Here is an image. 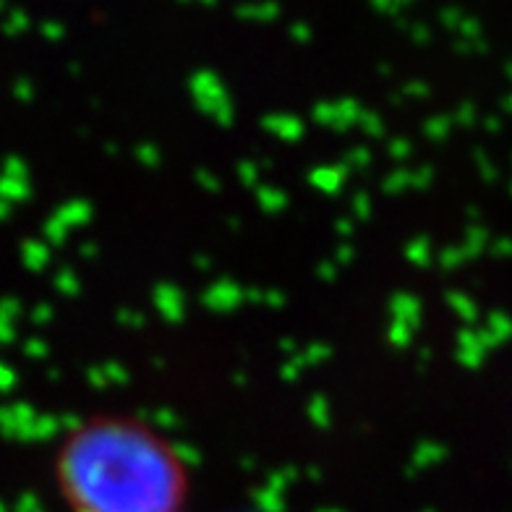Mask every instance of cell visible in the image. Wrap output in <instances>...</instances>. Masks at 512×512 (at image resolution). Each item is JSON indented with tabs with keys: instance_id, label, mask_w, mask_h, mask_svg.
Wrapping results in <instances>:
<instances>
[{
	"instance_id": "1",
	"label": "cell",
	"mask_w": 512,
	"mask_h": 512,
	"mask_svg": "<svg viewBox=\"0 0 512 512\" xmlns=\"http://www.w3.org/2000/svg\"><path fill=\"white\" fill-rule=\"evenodd\" d=\"M58 489L71 512H186L191 471L170 437L139 416L87 418L58 452Z\"/></svg>"
}]
</instances>
